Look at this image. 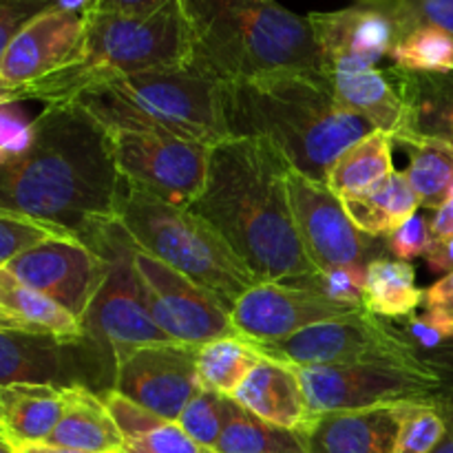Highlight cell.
I'll return each mask as SVG.
<instances>
[{
  "instance_id": "obj_1",
  "label": "cell",
  "mask_w": 453,
  "mask_h": 453,
  "mask_svg": "<svg viewBox=\"0 0 453 453\" xmlns=\"http://www.w3.org/2000/svg\"><path fill=\"white\" fill-rule=\"evenodd\" d=\"M119 173L104 128L75 104H44L34 142L0 162V212L87 243L115 219Z\"/></svg>"
},
{
  "instance_id": "obj_2",
  "label": "cell",
  "mask_w": 453,
  "mask_h": 453,
  "mask_svg": "<svg viewBox=\"0 0 453 453\" xmlns=\"http://www.w3.org/2000/svg\"><path fill=\"white\" fill-rule=\"evenodd\" d=\"M288 168L264 142L230 135L211 149L206 184L190 206L224 237L257 281H290L314 273L296 234Z\"/></svg>"
},
{
  "instance_id": "obj_3",
  "label": "cell",
  "mask_w": 453,
  "mask_h": 453,
  "mask_svg": "<svg viewBox=\"0 0 453 453\" xmlns=\"http://www.w3.org/2000/svg\"><path fill=\"white\" fill-rule=\"evenodd\" d=\"M228 133L264 142L292 171L326 184L341 153L376 131L345 109L326 71H288L221 84Z\"/></svg>"
},
{
  "instance_id": "obj_4",
  "label": "cell",
  "mask_w": 453,
  "mask_h": 453,
  "mask_svg": "<svg viewBox=\"0 0 453 453\" xmlns=\"http://www.w3.org/2000/svg\"><path fill=\"white\" fill-rule=\"evenodd\" d=\"M193 69L219 84L288 71H326L308 16L277 0H180Z\"/></svg>"
},
{
  "instance_id": "obj_5",
  "label": "cell",
  "mask_w": 453,
  "mask_h": 453,
  "mask_svg": "<svg viewBox=\"0 0 453 453\" xmlns=\"http://www.w3.org/2000/svg\"><path fill=\"white\" fill-rule=\"evenodd\" d=\"M102 128H131L215 146L230 137L221 84L193 69L93 80L69 97Z\"/></svg>"
},
{
  "instance_id": "obj_6",
  "label": "cell",
  "mask_w": 453,
  "mask_h": 453,
  "mask_svg": "<svg viewBox=\"0 0 453 453\" xmlns=\"http://www.w3.org/2000/svg\"><path fill=\"white\" fill-rule=\"evenodd\" d=\"M82 16L84 35L75 60L25 88L27 100L65 104L78 88L93 80L193 66V47L180 0H171L146 16L93 7Z\"/></svg>"
},
{
  "instance_id": "obj_7",
  "label": "cell",
  "mask_w": 453,
  "mask_h": 453,
  "mask_svg": "<svg viewBox=\"0 0 453 453\" xmlns=\"http://www.w3.org/2000/svg\"><path fill=\"white\" fill-rule=\"evenodd\" d=\"M115 219L137 248L211 292L228 310L259 283L203 217L190 208L164 202L122 175Z\"/></svg>"
},
{
  "instance_id": "obj_8",
  "label": "cell",
  "mask_w": 453,
  "mask_h": 453,
  "mask_svg": "<svg viewBox=\"0 0 453 453\" xmlns=\"http://www.w3.org/2000/svg\"><path fill=\"white\" fill-rule=\"evenodd\" d=\"M88 246L104 257L109 273L82 319L84 341L109 354L115 372V363L131 349L168 343L171 339L150 317L140 274L133 264V242L119 221L100 226Z\"/></svg>"
},
{
  "instance_id": "obj_9",
  "label": "cell",
  "mask_w": 453,
  "mask_h": 453,
  "mask_svg": "<svg viewBox=\"0 0 453 453\" xmlns=\"http://www.w3.org/2000/svg\"><path fill=\"white\" fill-rule=\"evenodd\" d=\"M257 352L292 367L319 365H423L418 349L394 327L392 321L361 312L341 321L319 323L277 343H252Z\"/></svg>"
},
{
  "instance_id": "obj_10",
  "label": "cell",
  "mask_w": 453,
  "mask_h": 453,
  "mask_svg": "<svg viewBox=\"0 0 453 453\" xmlns=\"http://www.w3.org/2000/svg\"><path fill=\"white\" fill-rule=\"evenodd\" d=\"M305 401L314 414L361 411L403 403L436 401L442 380L427 363L423 365H319L295 367Z\"/></svg>"
},
{
  "instance_id": "obj_11",
  "label": "cell",
  "mask_w": 453,
  "mask_h": 453,
  "mask_svg": "<svg viewBox=\"0 0 453 453\" xmlns=\"http://www.w3.org/2000/svg\"><path fill=\"white\" fill-rule=\"evenodd\" d=\"M104 133L124 180L184 208L193 206L202 195L211 146L131 128H104Z\"/></svg>"
},
{
  "instance_id": "obj_12",
  "label": "cell",
  "mask_w": 453,
  "mask_h": 453,
  "mask_svg": "<svg viewBox=\"0 0 453 453\" xmlns=\"http://www.w3.org/2000/svg\"><path fill=\"white\" fill-rule=\"evenodd\" d=\"M286 186L296 234L314 270L367 265L385 257V239L358 230L345 211L343 199L332 193L327 184L288 168Z\"/></svg>"
},
{
  "instance_id": "obj_13",
  "label": "cell",
  "mask_w": 453,
  "mask_h": 453,
  "mask_svg": "<svg viewBox=\"0 0 453 453\" xmlns=\"http://www.w3.org/2000/svg\"><path fill=\"white\" fill-rule=\"evenodd\" d=\"M133 242V239H131ZM133 264L140 274L149 312L159 330L177 343L206 345L237 334L230 310L164 261L133 243Z\"/></svg>"
},
{
  "instance_id": "obj_14",
  "label": "cell",
  "mask_w": 453,
  "mask_h": 453,
  "mask_svg": "<svg viewBox=\"0 0 453 453\" xmlns=\"http://www.w3.org/2000/svg\"><path fill=\"white\" fill-rule=\"evenodd\" d=\"M199 348L168 341L131 349L115 363L113 389L159 418L177 423L184 407L203 389L197 372Z\"/></svg>"
},
{
  "instance_id": "obj_15",
  "label": "cell",
  "mask_w": 453,
  "mask_h": 453,
  "mask_svg": "<svg viewBox=\"0 0 453 453\" xmlns=\"http://www.w3.org/2000/svg\"><path fill=\"white\" fill-rule=\"evenodd\" d=\"M12 277L56 301L82 323L104 283L109 264L96 248L73 237H51L3 265Z\"/></svg>"
},
{
  "instance_id": "obj_16",
  "label": "cell",
  "mask_w": 453,
  "mask_h": 453,
  "mask_svg": "<svg viewBox=\"0 0 453 453\" xmlns=\"http://www.w3.org/2000/svg\"><path fill=\"white\" fill-rule=\"evenodd\" d=\"M357 305L334 303L312 290L286 281H259L230 310L233 327L250 343H277L305 327L357 317Z\"/></svg>"
},
{
  "instance_id": "obj_17",
  "label": "cell",
  "mask_w": 453,
  "mask_h": 453,
  "mask_svg": "<svg viewBox=\"0 0 453 453\" xmlns=\"http://www.w3.org/2000/svg\"><path fill=\"white\" fill-rule=\"evenodd\" d=\"M84 16L51 7L27 22L0 56V80L25 88L58 73L75 60L82 44ZM27 100V97H25Z\"/></svg>"
},
{
  "instance_id": "obj_18",
  "label": "cell",
  "mask_w": 453,
  "mask_h": 453,
  "mask_svg": "<svg viewBox=\"0 0 453 453\" xmlns=\"http://www.w3.org/2000/svg\"><path fill=\"white\" fill-rule=\"evenodd\" d=\"M308 22L327 73L372 69L389 58L398 40L396 25L374 0L341 12L310 13Z\"/></svg>"
},
{
  "instance_id": "obj_19",
  "label": "cell",
  "mask_w": 453,
  "mask_h": 453,
  "mask_svg": "<svg viewBox=\"0 0 453 453\" xmlns=\"http://www.w3.org/2000/svg\"><path fill=\"white\" fill-rule=\"evenodd\" d=\"M403 405L319 414L301 432L305 449L308 453H394Z\"/></svg>"
},
{
  "instance_id": "obj_20",
  "label": "cell",
  "mask_w": 453,
  "mask_h": 453,
  "mask_svg": "<svg viewBox=\"0 0 453 453\" xmlns=\"http://www.w3.org/2000/svg\"><path fill=\"white\" fill-rule=\"evenodd\" d=\"M230 398L259 418L290 432H305L319 416L305 401L295 367L265 357H261Z\"/></svg>"
},
{
  "instance_id": "obj_21",
  "label": "cell",
  "mask_w": 453,
  "mask_h": 453,
  "mask_svg": "<svg viewBox=\"0 0 453 453\" xmlns=\"http://www.w3.org/2000/svg\"><path fill=\"white\" fill-rule=\"evenodd\" d=\"M0 330L53 339L65 345L84 341V327L73 314L18 281L4 268H0Z\"/></svg>"
},
{
  "instance_id": "obj_22",
  "label": "cell",
  "mask_w": 453,
  "mask_h": 453,
  "mask_svg": "<svg viewBox=\"0 0 453 453\" xmlns=\"http://www.w3.org/2000/svg\"><path fill=\"white\" fill-rule=\"evenodd\" d=\"M62 416L47 445L84 453H122L124 436L100 394L87 385L62 388Z\"/></svg>"
},
{
  "instance_id": "obj_23",
  "label": "cell",
  "mask_w": 453,
  "mask_h": 453,
  "mask_svg": "<svg viewBox=\"0 0 453 453\" xmlns=\"http://www.w3.org/2000/svg\"><path fill=\"white\" fill-rule=\"evenodd\" d=\"M62 388L49 383H12L0 388L3 447L47 442L62 416Z\"/></svg>"
},
{
  "instance_id": "obj_24",
  "label": "cell",
  "mask_w": 453,
  "mask_h": 453,
  "mask_svg": "<svg viewBox=\"0 0 453 453\" xmlns=\"http://www.w3.org/2000/svg\"><path fill=\"white\" fill-rule=\"evenodd\" d=\"M327 73V71H326ZM330 82L334 96L345 109L365 118L376 131L389 133L392 137L405 131V102L392 78V71L357 69L332 71Z\"/></svg>"
},
{
  "instance_id": "obj_25",
  "label": "cell",
  "mask_w": 453,
  "mask_h": 453,
  "mask_svg": "<svg viewBox=\"0 0 453 453\" xmlns=\"http://www.w3.org/2000/svg\"><path fill=\"white\" fill-rule=\"evenodd\" d=\"M389 71L405 102L407 115L403 135L432 137L453 149V71L407 73L394 66Z\"/></svg>"
},
{
  "instance_id": "obj_26",
  "label": "cell",
  "mask_w": 453,
  "mask_h": 453,
  "mask_svg": "<svg viewBox=\"0 0 453 453\" xmlns=\"http://www.w3.org/2000/svg\"><path fill=\"white\" fill-rule=\"evenodd\" d=\"M75 345L0 330V388L12 383L75 385V372L69 370V352Z\"/></svg>"
},
{
  "instance_id": "obj_27",
  "label": "cell",
  "mask_w": 453,
  "mask_h": 453,
  "mask_svg": "<svg viewBox=\"0 0 453 453\" xmlns=\"http://www.w3.org/2000/svg\"><path fill=\"white\" fill-rule=\"evenodd\" d=\"M343 203L358 230L376 239L389 237L420 211V199L405 171H394L372 188L343 197Z\"/></svg>"
},
{
  "instance_id": "obj_28",
  "label": "cell",
  "mask_w": 453,
  "mask_h": 453,
  "mask_svg": "<svg viewBox=\"0 0 453 453\" xmlns=\"http://www.w3.org/2000/svg\"><path fill=\"white\" fill-rule=\"evenodd\" d=\"M423 290L416 286V270L407 261L379 257L365 268L363 308L383 321H401L418 312Z\"/></svg>"
},
{
  "instance_id": "obj_29",
  "label": "cell",
  "mask_w": 453,
  "mask_h": 453,
  "mask_svg": "<svg viewBox=\"0 0 453 453\" xmlns=\"http://www.w3.org/2000/svg\"><path fill=\"white\" fill-rule=\"evenodd\" d=\"M394 137L383 131H372L349 146L332 164L327 173V188L341 199L372 188L394 173Z\"/></svg>"
},
{
  "instance_id": "obj_30",
  "label": "cell",
  "mask_w": 453,
  "mask_h": 453,
  "mask_svg": "<svg viewBox=\"0 0 453 453\" xmlns=\"http://www.w3.org/2000/svg\"><path fill=\"white\" fill-rule=\"evenodd\" d=\"M212 453H308L299 432L259 418L228 396L226 423Z\"/></svg>"
},
{
  "instance_id": "obj_31",
  "label": "cell",
  "mask_w": 453,
  "mask_h": 453,
  "mask_svg": "<svg viewBox=\"0 0 453 453\" xmlns=\"http://www.w3.org/2000/svg\"><path fill=\"white\" fill-rule=\"evenodd\" d=\"M410 153L405 177L420 199V208L436 212L449 199L453 186V149L441 140L403 135L394 140Z\"/></svg>"
},
{
  "instance_id": "obj_32",
  "label": "cell",
  "mask_w": 453,
  "mask_h": 453,
  "mask_svg": "<svg viewBox=\"0 0 453 453\" xmlns=\"http://www.w3.org/2000/svg\"><path fill=\"white\" fill-rule=\"evenodd\" d=\"M261 361L255 345L243 336L233 334L202 345L197 352L199 380L206 389L233 396L234 389L246 380Z\"/></svg>"
},
{
  "instance_id": "obj_33",
  "label": "cell",
  "mask_w": 453,
  "mask_h": 453,
  "mask_svg": "<svg viewBox=\"0 0 453 453\" xmlns=\"http://www.w3.org/2000/svg\"><path fill=\"white\" fill-rule=\"evenodd\" d=\"M394 69L407 73H449L453 71V35L438 27H416L389 51Z\"/></svg>"
},
{
  "instance_id": "obj_34",
  "label": "cell",
  "mask_w": 453,
  "mask_h": 453,
  "mask_svg": "<svg viewBox=\"0 0 453 453\" xmlns=\"http://www.w3.org/2000/svg\"><path fill=\"white\" fill-rule=\"evenodd\" d=\"M447 429L441 398L403 405L394 453H432Z\"/></svg>"
},
{
  "instance_id": "obj_35",
  "label": "cell",
  "mask_w": 453,
  "mask_h": 453,
  "mask_svg": "<svg viewBox=\"0 0 453 453\" xmlns=\"http://www.w3.org/2000/svg\"><path fill=\"white\" fill-rule=\"evenodd\" d=\"M226 403L228 396L203 388L177 418V425L203 449H215L226 423Z\"/></svg>"
},
{
  "instance_id": "obj_36",
  "label": "cell",
  "mask_w": 453,
  "mask_h": 453,
  "mask_svg": "<svg viewBox=\"0 0 453 453\" xmlns=\"http://www.w3.org/2000/svg\"><path fill=\"white\" fill-rule=\"evenodd\" d=\"M374 3L394 20L398 40L416 27H438L453 35V0H374Z\"/></svg>"
},
{
  "instance_id": "obj_37",
  "label": "cell",
  "mask_w": 453,
  "mask_h": 453,
  "mask_svg": "<svg viewBox=\"0 0 453 453\" xmlns=\"http://www.w3.org/2000/svg\"><path fill=\"white\" fill-rule=\"evenodd\" d=\"M365 268L367 265H343L332 270H314L299 279H290L286 283L312 290L334 303L357 305L363 308V288H365ZM365 310V308H363Z\"/></svg>"
},
{
  "instance_id": "obj_38",
  "label": "cell",
  "mask_w": 453,
  "mask_h": 453,
  "mask_svg": "<svg viewBox=\"0 0 453 453\" xmlns=\"http://www.w3.org/2000/svg\"><path fill=\"white\" fill-rule=\"evenodd\" d=\"M51 237H71V234L60 233L51 226L40 224V221L0 212V268L20 252L29 250V248L38 246Z\"/></svg>"
},
{
  "instance_id": "obj_39",
  "label": "cell",
  "mask_w": 453,
  "mask_h": 453,
  "mask_svg": "<svg viewBox=\"0 0 453 453\" xmlns=\"http://www.w3.org/2000/svg\"><path fill=\"white\" fill-rule=\"evenodd\" d=\"M385 243H388V252H392L394 259L398 261L410 264L418 257H425L434 243L432 219L416 212L401 228H396L389 237H385Z\"/></svg>"
},
{
  "instance_id": "obj_40",
  "label": "cell",
  "mask_w": 453,
  "mask_h": 453,
  "mask_svg": "<svg viewBox=\"0 0 453 453\" xmlns=\"http://www.w3.org/2000/svg\"><path fill=\"white\" fill-rule=\"evenodd\" d=\"M34 142V119L27 118L18 102L0 104V162L18 157Z\"/></svg>"
},
{
  "instance_id": "obj_41",
  "label": "cell",
  "mask_w": 453,
  "mask_h": 453,
  "mask_svg": "<svg viewBox=\"0 0 453 453\" xmlns=\"http://www.w3.org/2000/svg\"><path fill=\"white\" fill-rule=\"evenodd\" d=\"M51 7L56 0H0V56L27 22Z\"/></svg>"
},
{
  "instance_id": "obj_42",
  "label": "cell",
  "mask_w": 453,
  "mask_h": 453,
  "mask_svg": "<svg viewBox=\"0 0 453 453\" xmlns=\"http://www.w3.org/2000/svg\"><path fill=\"white\" fill-rule=\"evenodd\" d=\"M420 308L445 323L453 332V273L438 279L434 286L423 290V305Z\"/></svg>"
},
{
  "instance_id": "obj_43",
  "label": "cell",
  "mask_w": 453,
  "mask_h": 453,
  "mask_svg": "<svg viewBox=\"0 0 453 453\" xmlns=\"http://www.w3.org/2000/svg\"><path fill=\"white\" fill-rule=\"evenodd\" d=\"M423 361L441 376L442 380V394L441 398L453 403V339L442 343L441 348L432 349V352L423 354Z\"/></svg>"
},
{
  "instance_id": "obj_44",
  "label": "cell",
  "mask_w": 453,
  "mask_h": 453,
  "mask_svg": "<svg viewBox=\"0 0 453 453\" xmlns=\"http://www.w3.org/2000/svg\"><path fill=\"white\" fill-rule=\"evenodd\" d=\"M166 3L171 0H93L91 7L100 12L127 13V16H146L162 9Z\"/></svg>"
},
{
  "instance_id": "obj_45",
  "label": "cell",
  "mask_w": 453,
  "mask_h": 453,
  "mask_svg": "<svg viewBox=\"0 0 453 453\" xmlns=\"http://www.w3.org/2000/svg\"><path fill=\"white\" fill-rule=\"evenodd\" d=\"M425 259H427L429 268H432L434 273H453V234L451 237L434 239L432 248H429V252L425 255Z\"/></svg>"
},
{
  "instance_id": "obj_46",
  "label": "cell",
  "mask_w": 453,
  "mask_h": 453,
  "mask_svg": "<svg viewBox=\"0 0 453 453\" xmlns=\"http://www.w3.org/2000/svg\"><path fill=\"white\" fill-rule=\"evenodd\" d=\"M432 234L434 239H442V237H451L453 234V186L449 199L434 212L432 217Z\"/></svg>"
},
{
  "instance_id": "obj_47",
  "label": "cell",
  "mask_w": 453,
  "mask_h": 453,
  "mask_svg": "<svg viewBox=\"0 0 453 453\" xmlns=\"http://www.w3.org/2000/svg\"><path fill=\"white\" fill-rule=\"evenodd\" d=\"M441 407H442V414H445V420H447V429H445V436H442V441L438 442L436 449H434L432 453H453V403L441 398Z\"/></svg>"
},
{
  "instance_id": "obj_48",
  "label": "cell",
  "mask_w": 453,
  "mask_h": 453,
  "mask_svg": "<svg viewBox=\"0 0 453 453\" xmlns=\"http://www.w3.org/2000/svg\"><path fill=\"white\" fill-rule=\"evenodd\" d=\"M13 453H84L75 449H65V447H53L47 442H34V445H18L12 447Z\"/></svg>"
},
{
  "instance_id": "obj_49",
  "label": "cell",
  "mask_w": 453,
  "mask_h": 453,
  "mask_svg": "<svg viewBox=\"0 0 453 453\" xmlns=\"http://www.w3.org/2000/svg\"><path fill=\"white\" fill-rule=\"evenodd\" d=\"M93 4V0H56L58 9H65V12H75L84 13Z\"/></svg>"
},
{
  "instance_id": "obj_50",
  "label": "cell",
  "mask_w": 453,
  "mask_h": 453,
  "mask_svg": "<svg viewBox=\"0 0 453 453\" xmlns=\"http://www.w3.org/2000/svg\"><path fill=\"white\" fill-rule=\"evenodd\" d=\"M22 100H25V96H22L20 88L9 87L7 82L0 80V104H4V102H22Z\"/></svg>"
},
{
  "instance_id": "obj_51",
  "label": "cell",
  "mask_w": 453,
  "mask_h": 453,
  "mask_svg": "<svg viewBox=\"0 0 453 453\" xmlns=\"http://www.w3.org/2000/svg\"><path fill=\"white\" fill-rule=\"evenodd\" d=\"M122 453H146L144 449H140V447H135V445H128V442H124V447H122Z\"/></svg>"
},
{
  "instance_id": "obj_52",
  "label": "cell",
  "mask_w": 453,
  "mask_h": 453,
  "mask_svg": "<svg viewBox=\"0 0 453 453\" xmlns=\"http://www.w3.org/2000/svg\"><path fill=\"white\" fill-rule=\"evenodd\" d=\"M0 453H13V451L9 449V447H3V445H0Z\"/></svg>"
},
{
  "instance_id": "obj_53",
  "label": "cell",
  "mask_w": 453,
  "mask_h": 453,
  "mask_svg": "<svg viewBox=\"0 0 453 453\" xmlns=\"http://www.w3.org/2000/svg\"><path fill=\"white\" fill-rule=\"evenodd\" d=\"M0 445H3V442H0Z\"/></svg>"
}]
</instances>
